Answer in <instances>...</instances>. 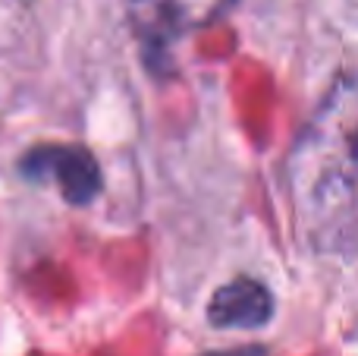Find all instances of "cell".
Returning a JSON list of instances; mask_svg holds the SVG:
<instances>
[{"label":"cell","instance_id":"cell-3","mask_svg":"<svg viewBox=\"0 0 358 356\" xmlns=\"http://www.w3.org/2000/svg\"><path fill=\"white\" fill-rule=\"evenodd\" d=\"M22 170L35 180H57L63 199L73 205H85L101 189V170L94 158L82 149H38L29 155Z\"/></svg>","mask_w":358,"mask_h":356},{"label":"cell","instance_id":"cell-1","mask_svg":"<svg viewBox=\"0 0 358 356\" xmlns=\"http://www.w3.org/2000/svg\"><path fill=\"white\" fill-rule=\"evenodd\" d=\"M296 227L317 252L358 246V69L330 85L286 158Z\"/></svg>","mask_w":358,"mask_h":356},{"label":"cell","instance_id":"cell-5","mask_svg":"<svg viewBox=\"0 0 358 356\" xmlns=\"http://www.w3.org/2000/svg\"><path fill=\"white\" fill-rule=\"evenodd\" d=\"M227 356H258V353L252 350V353H227Z\"/></svg>","mask_w":358,"mask_h":356},{"label":"cell","instance_id":"cell-4","mask_svg":"<svg viewBox=\"0 0 358 356\" xmlns=\"http://www.w3.org/2000/svg\"><path fill=\"white\" fill-rule=\"evenodd\" d=\"M273 300L264 284L252 278H239L233 284H223L208 306V319L217 328H261L271 322Z\"/></svg>","mask_w":358,"mask_h":356},{"label":"cell","instance_id":"cell-2","mask_svg":"<svg viewBox=\"0 0 358 356\" xmlns=\"http://www.w3.org/2000/svg\"><path fill=\"white\" fill-rule=\"evenodd\" d=\"M233 4L236 0H129V19L142 41L167 48L227 16Z\"/></svg>","mask_w":358,"mask_h":356}]
</instances>
